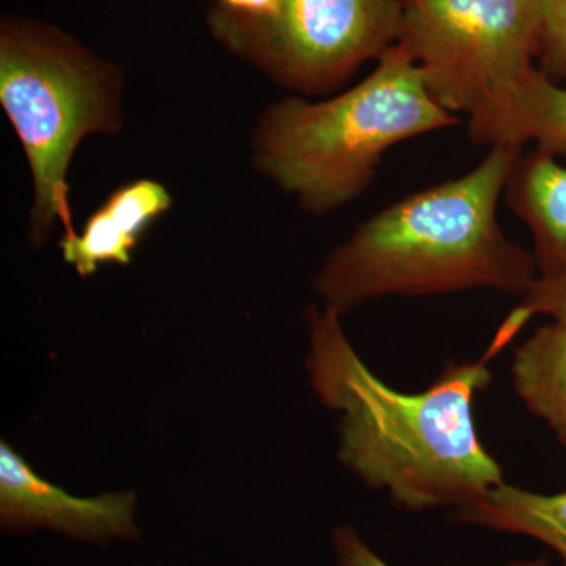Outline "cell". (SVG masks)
I'll list each match as a JSON object with an SVG mask.
<instances>
[{
  "label": "cell",
  "instance_id": "6da1fadb",
  "mask_svg": "<svg viewBox=\"0 0 566 566\" xmlns=\"http://www.w3.org/2000/svg\"><path fill=\"white\" fill-rule=\"evenodd\" d=\"M308 379L342 415L337 457L365 486L406 512L464 509L505 483L475 423L476 395L491 385L486 360L452 363L420 392L376 376L349 344L342 316L311 305Z\"/></svg>",
  "mask_w": 566,
  "mask_h": 566
},
{
  "label": "cell",
  "instance_id": "7a4b0ae2",
  "mask_svg": "<svg viewBox=\"0 0 566 566\" xmlns=\"http://www.w3.org/2000/svg\"><path fill=\"white\" fill-rule=\"evenodd\" d=\"M524 148L494 145L455 180L398 200L359 223L314 279L324 305L344 316L387 296L494 290L523 297L538 277L534 253L510 240L497 205Z\"/></svg>",
  "mask_w": 566,
  "mask_h": 566
},
{
  "label": "cell",
  "instance_id": "3957f363",
  "mask_svg": "<svg viewBox=\"0 0 566 566\" xmlns=\"http://www.w3.org/2000/svg\"><path fill=\"white\" fill-rule=\"evenodd\" d=\"M458 123L395 43L374 73L334 98L290 96L271 104L253 128L251 163L307 214L322 218L359 197L395 145Z\"/></svg>",
  "mask_w": 566,
  "mask_h": 566
},
{
  "label": "cell",
  "instance_id": "277c9868",
  "mask_svg": "<svg viewBox=\"0 0 566 566\" xmlns=\"http://www.w3.org/2000/svg\"><path fill=\"white\" fill-rule=\"evenodd\" d=\"M120 66L62 29L25 18L0 21V104L32 178L29 240L46 243L55 223L77 233L70 205L74 153L93 134L117 136L125 125Z\"/></svg>",
  "mask_w": 566,
  "mask_h": 566
},
{
  "label": "cell",
  "instance_id": "5b68a950",
  "mask_svg": "<svg viewBox=\"0 0 566 566\" xmlns=\"http://www.w3.org/2000/svg\"><path fill=\"white\" fill-rule=\"evenodd\" d=\"M401 0H281L266 17L214 3L212 39L275 84L301 95L342 87L365 62L398 40Z\"/></svg>",
  "mask_w": 566,
  "mask_h": 566
},
{
  "label": "cell",
  "instance_id": "8992f818",
  "mask_svg": "<svg viewBox=\"0 0 566 566\" xmlns=\"http://www.w3.org/2000/svg\"><path fill=\"white\" fill-rule=\"evenodd\" d=\"M543 0H401L397 43L442 109L471 117L539 57Z\"/></svg>",
  "mask_w": 566,
  "mask_h": 566
},
{
  "label": "cell",
  "instance_id": "52a82bcc",
  "mask_svg": "<svg viewBox=\"0 0 566 566\" xmlns=\"http://www.w3.org/2000/svg\"><path fill=\"white\" fill-rule=\"evenodd\" d=\"M132 491L77 497L36 474L6 441L0 442V523L7 532L50 528L71 538L106 543L136 539Z\"/></svg>",
  "mask_w": 566,
  "mask_h": 566
},
{
  "label": "cell",
  "instance_id": "ba28073f",
  "mask_svg": "<svg viewBox=\"0 0 566 566\" xmlns=\"http://www.w3.org/2000/svg\"><path fill=\"white\" fill-rule=\"evenodd\" d=\"M469 136L490 147L535 144V150L566 163V88L531 66L501 96L469 117Z\"/></svg>",
  "mask_w": 566,
  "mask_h": 566
},
{
  "label": "cell",
  "instance_id": "9c48e42d",
  "mask_svg": "<svg viewBox=\"0 0 566 566\" xmlns=\"http://www.w3.org/2000/svg\"><path fill=\"white\" fill-rule=\"evenodd\" d=\"M163 182L139 178L107 197L74 237H63V260L81 277H91L104 264H129L144 233L172 208Z\"/></svg>",
  "mask_w": 566,
  "mask_h": 566
},
{
  "label": "cell",
  "instance_id": "30bf717a",
  "mask_svg": "<svg viewBox=\"0 0 566 566\" xmlns=\"http://www.w3.org/2000/svg\"><path fill=\"white\" fill-rule=\"evenodd\" d=\"M505 199L534 238L538 273L566 270V166L538 150L521 153Z\"/></svg>",
  "mask_w": 566,
  "mask_h": 566
},
{
  "label": "cell",
  "instance_id": "8fae6325",
  "mask_svg": "<svg viewBox=\"0 0 566 566\" xmlns=\"http://www.w3.org/2000/svg\"><path fill=\"white\" fill-rule=\"evenodd\" d=\"M450 520L494 532L531 536L551 547L566 566V491L534 493L502 483L474 504L453 510Z\"/></svg>",
  "mask_w": 566,
  "mask_h": 566
},
{
  "label": "cell",
  "instance_id": "7c38bea8",
  "mask_svg": "<svg viewBox=\"0 0 566 566\" xmlns=\"http://www.w3.org/2000/svg\"><path fill=\"white\" fill-rule=\"evenodd\" d=\"M510 374L517 397L566 450V324L536 329L515 349Z\"/></svg>",
  "mask_w": 566,
  "mask_h": 566
},
{
  "label": "cell",
  "instance_id": "4fadbf2b",
  "mask_svg": "<svg viewBox=\"0 0 566 566\" xmlns=\"http://www.w3.org/2000/svg\"><path fill=\"white\" fill-rule=\"evenodd\" d=\"M535 315H547L553 322L566 324V270L538 274L521 303L512 308L495 331L482 359L490 363L521 333Z\"/></svg>",
  "mask_w": 566,
  "mask_h": 566
},
{
  "label": "cell",
  "instance_id": "5bb4252c",
  "mask_svg": "<svg viewBox=\"0 0 566 566\" xmlns=\"http://www.w3.org/2000/svg\"><path fill=\"white\" fill-rule=\"evenodd\" d=\"M539 61L551 81H566V0H543Z\"/></svg>",
  "mask_w": 566,
  "mask_h": 566
},
{
  "label": "cell",
  "instance_id": "9a60e30c",
  "mask_svg": "<svg viewBox=\"0 0 566 566\" xmlns=\"http://www.w3.org/2000/svg\"><path fill=\"white\" fill-rule=\"evenodd\" d=\"M333 543L337 554V566H390L385 558L378 556L374 549L365 545L364 539L357 535L353 527L342 526L334 528ZM547 557L532 558V560H517L505 566H547Z\"/></svg>",
  "mask_w": 566,
  "mask_h": 566
},
{
  "label": "cell",
  "instance_id": "2e32d148",
  "mask_svg": "<svg viewBox=\"0 0 566 566\" xmlns=\"http://www.w3.org/2000/svg\"><path fill=\"white\" fill-rule=\"evenodd\" d=\"M216 3L238 13L266 17L279 9L281 0H216Z\"/></svg>",
  "mask_w": 566,
  "mask_h": 566
}]
</instances>
